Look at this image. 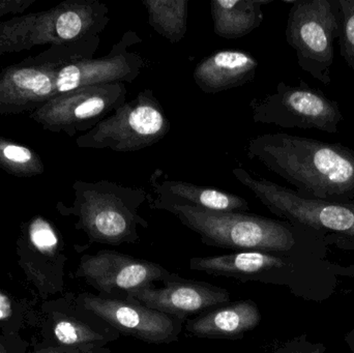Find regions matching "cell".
Wrapping results in <instances>:
<instances>
[{"label":"cell","mask_w":354,"mask_h":353,"mask_svg":"<svg viewBox=\"0 0 354 353\" xmlns=\"http://www.w3.org/2000/svg\"><path fill=\"white\" fill-rule=\"evenodd\" d=\"M0 168L17 178H33L45 172V164L33 149L0 136Z\"/></svg>","instance_id":"obj_21"},{"label":"cell","mask_w":354,"mask_h":353,"mask_svg":"<svg viewBox=\"0 0 354 353\" xmlns=\"http://www.w3.org/2000/svg\"><path fill=\"white\" fill-rule=\"evenodd\" d=\"M232 174L270 213L285 221L354 240V199L328 201L308 198L266 178H254L241 167L233 169Z\"/></svg>","instance_id":"obj_7"},{"label":"cell","mask_w":354,"mask_h":353,"mask_svg":"<svg viewBox=\"0 0 354 353\" xmlns=\"http://www.w3.org/2000/svg\"><path fill=\"white\" fill-rule=\"evenodd\" d=\"M73 191L72 207L59 203V209L77 218V229L85 232L91 244L135 245L140 240L139 228H149V222L139 213L141 205L149 199L143 188L110 180H76Z\"/></svg>","instance_id":"obj_3"},{"label":"cell","mask_w":354,"mask_h":353,"mask_svg":"<svg viewBox=\"0 0 354 353\" xmlns=\"http://www.w3.org/2000/svg\"><path fill=\"white\" fill-rule=\"evenodd\" d=\"M261 318L257 304L251 300H243L210 309L187 319L183 327L192 337L237 340L255 330Z\"/></svg>","instance_id":"obj_16"},{"label":"cell","mask_w":354,"mask_h":353,"mask_svg":"<svg viewBox=\"0 0 354 353\" xmlns=\"http://www.w3.org/2000/svg\"><path fill=\"white\" fill-rule=\"evenodd\" d=\"M258 66L259 62L248 52L221 50L204 58L196 66L193 78L203 93H223L253 81Z\"/></svg>","instance_id":"obj_17"},{"label":"cell","mask_w":354,"mask_h":353,"mask_svg":"<svg viewBox=\"0 0 354 353\" xmlns=\"http://www.w3.org/2000/svg\"><path fill=\"white\" fill-rule=\"evenodd\" d=\"M149 184L153 193V197L151 195L149 197L160 202L187 205L212 211L245 213L249 211V203L243 197L220 189L168 180L162 169H156L153 172Z\"/></svg>","instance_id":"obj_15"},{"label":"cell","mask_w":354,"mask_h":353,"mask_svg":"<svg viewBox=\"0 0 354 353\" xmlns=\"http://www.w3.org/2000/svg\"><path fill=\"white\" fill-rule=\"evenodd\" d=\"M141 43L137 32L127 31L107 55L74 60L60 66L54 83L55 97L93 85L134 82L145 66V59L130 49Z\"/></svg>","instance_id":"obj_13"},{"label":"cell","mask_w":354,"mask_h":353,"mask_svg":"<svg viewBox=\"0 0 354 353\" xmlns=\"http://www.w3.org/2000/svg\"><path fill=\"white\" fill-rule=\"evenodd\" d=\"M171 274L159 263L104 249L95 255H83L76 275L101 298L127 300L163 282Z\"/></svg>","instance_id":"obj_10"},{"label":"cell","mask_w":354,"mask_h":353,"mask_svg":"<svg viewBox=\"0 0 354 353\" xmlns=\"http://www.w3.org/2000/svg\"><path fill=\"white\" fill-rule=\"evenodd\" d=\"M77 302L120 335L145 343L155 345L176 343L185 325V321L181 319L149 308L134 298L115 300L101 298L97 294H82Z\"/></svg>","instance_id":"obj_12"},{"label":"cell","mask_w":354,"mask_h":353,"mask_svg":"<svg viewBox=\"0 0 354 353\" xmlns=\"http://www.w3.org/2000/svg\"><path fill=\"white\" fill-rule=\"evenodd\" d=\"M162 284L163 287L145 288L130 298L183 321L229 304L231 300L230 294L224 288L207 282L185 279L174 273Z\"/></svg>","instance_id":"obj_14"},{"label":"cell","mask_w":354,"mask_h":353,"mask_svg":"<svg viewBox=\"0 0 354 353\" xmlns=\"http://www.w3.org/2000/svg\"><path fill=\"white\" fill-rule=\"evenodd\" d=\"M99 44L51 46L49 49L0 70V116L20 115L39 109L55 97L60 66L93 58Z\"/></svg>","instance_id":"obj_4"},{"label":"cell","mask_w":354,"mask_h":353,"mask_svg":"<svg viewBox=\"0 0 354 353\" xmlns=\"http://www.w3.org/2000/svg\"><path fill=\"white\" fill-rule=\"evenodd\" d=\"M250 109L256 124L283 128H315L330 134H336L344 120L336 101L305 82L299 85L280 82L274 93L252 99Z\"/></svg>","instance_id":"obj_8"},{"label":"cell","mask_w":354,"mask_h":353,"mask_svg":"<svg viewBox=\"0 0 354 353\" xmlns=\"http://www.w3.org/2000/svg\"><path fill=\"white\" fill-rule=\"evenodd\" d=\"M124 83L83 87L57 95L29 114L41 128L70 137L93 130L127 102Z\"/></svg>","instance_id":"obj_9"},{"label":"cell","mask_w":354,"mask_h":353,"mask_svg":"<svg viewBox=\"0 0 354 353\" xmlns=\"http://www.w3.org/2000/svg\"><path fill=\"white\" fill-rule=\"evenodd\" d=\"M247 155L292 184L301 196L354 199V151L341 143L270 133L252 138Z\"/></svg>","instance_id":"obj_1"},{"label":"cell","mask_w":354,"mask_h":353,"mask_svg":"<svg viewBox=\"0 0 354 353\" xmlns=\"http://www.w3.org/2000/svg\"><path fill=\"white\" fill-rule=\"evenodd\" d=\"M270 0H212L210 14L214 31L218 37L236 39L261 26L264 14L262 6Z\"/></svg>","instance_id":"obj_19"},{"label":"cell","mask_w":354,"mask_h":353,"mask_svg":"<svg viewBox=\"0 0 354 353\" xmlns=\"http://www.w3.org/2000/svg\"><path fill=\"white\" fill-rule=\"evenodd\" d=\"M344 339L349 350H351V353H354V329L345 335Z\"/></svg>","instance_id":"obj_28"},{"label":"cell","mask_w":354,"mask_h":353,"mask_svg":"<svg viewBox=\"0 0 354 353\" xmlns=\"http://www.w3.org/2000/svg\"><path fill=\"white\" fill-rule=\"evenodd\" d=\"M37 0H0V18L8 15L23 14Z\"/></svg>","instance_id":"obj_25"},{"label":"cell","mask_w":354,"mask_h":353,"mask_svg":"<svg viewBox=\"0 0 354 353\" xmlns=\"http://www.w3.org/2000/svg\"><path fill=\"white\" fill-rule=\"evenodd\" d=\"M141 353H151V352H141Z\"/></svg>","instance_id":"obj_30"},{"label":"cell","mask_w":354,"mask_h":353,"mask_svg":"<svg viewBox=\"0 0 354 353\" xmlns=\"http://www.w3.org/2000/svg\"><path fill=\"white\" fill-rule=\"evenodd\" d=\"M151 28L169 41L177 44L187 35L189 1L187 0H145Z\"/></svg>","instance_id":"obj_20"},{"label":"cell","mask_w":354,"mask_h":353,"mask_svg":"<svg viewBox=\"0 0 354 353\" xmlns=\"http://www.w3.org/2000/svg\"><path fill=\"white\" fill-rule=\"evenodd\" d=\"M326 347L322 343H315L307 335L299 336L279 346L272 353H326Z\"/></svg>","instance_id":"obj_24"},{"label":"cell","mask_w":354,"mask_h":353,"mask_svg":"<svg viewBox=\"0 0 354 353\" xmlns=\"http://www.w3.org/2000/svg\"><path fill=\"white\" fill-rule=\"evenodd\" d=\"M83 31L80 14L70 0H66L49 10L15 16L0 23V56L37 46L79 45Z\"/></svg>","instance_id":"obj_11"},{"label":"cell","mask_w":354,"mask_h":353,"mask_svg":"<svg viewBox=\"0 0 354 353\" xmlns=\"http://www.w3.org/2000/svg\"><path fill=\"white\" fill-rule=\"evenodd\" d=\"M12 315V304L6 294L0 292V321L8 318Z\"/></svg>","instance_id":"obj_27"},{"label":"cell","mask_w":354,"mask_h":353,"mask_svg":"<svg viewBox=\"0 0 354 353\" xmlns=\"http://www.w3.org/2000/svg\"><path fill=\"white\" fill-rule=\"evenodd\" d=\"M284 259L261 251H239L231 254L189 259L192 271H202L214 277L234 278L245 281L270 269H282Z\"/></svg>","instance_id":"obj_18"},{"label":"cell","mask_w":354,"mask_h":353,"mask_svg":"<svg viewBox=\"0 0 354 353\" xmlns=\"http://www.w3.org/2000/svg\"><path fill=\"white\" fill-rule=\"evenodd\" d=\"M171 130L163 106L151 89H143L93 130L77 138V146L134 153L163 140Z\"/></svg>","instance_id":"obj_5"},{"label":"cell","mask_w":354,"mask_h":353,"mask_svg":"<svg viewBox=\"0 0 354 353\" xmlns=\"http://www.w3.org/2000/svg\"><path fill=\"white\" fill-rule=\"evenodd\" d=\"M149 207L176 216L181 224L200 236L206 246L235 251L289 253L304 240H317L322 232L287 221L239 211H212L187 205L160 202L151 198Z\"/></svg>","instance_id":"obj_2"},{"label":"cell","mask_w":354,"mask_h":353,"mask_svg":"<svg viewBox=\"0 0 354 353\" xmlns=\"http://www.w3.org/2000/svg\"><path fill=\"white\" fill-rule=\"evenodd\" d=\"M341 22L339 33L340 53L354 72V0H339Z\"/></svg>","instance_id":"obj_23"},{"label":"cell","mask_w":354,"mask_h":353,"mask_svg":"<svg viewBox=\"0 0 354 353\" xmlns=\"http://www.w3.org/2000/svg\"><path fill=\"white\" fill-rule=\"evenodd\" d=\"M35 353H111V350L108 347L97 348L93 350H82L78 348L66 347V346H53V347L45 348Z\"/></svg>","instance_id":"obj_26"},{"label":"cell","mask_w":354,"mask_h":353,"mask_svg":"<svg viewBox=\"0 0 354 353\" xmlns=\"http://www.w3.org/2000/svg\"><path fill=\"white\" fill-rule=\"evenodd\" d=\"M287 20V43L304 72L324 84L332 83L334 43L340 33L339 0H295Z\"/></svg>","instance_id":"obj_6"},{"label":"cell","mask_w":354,"mask_h":353,"mask_svg":"<svg viewBox=\"0 0 354 353\" xmlns=\"http://www.w3.org/2000/svg\"><path fill=\"white\" fill-rule=\"evenodd\" d=\"M0 353H8V352H6V350H4V348L2 347V346H0Z\"/></svg>","instance_id":"obj_29"},{"label":"cell","mask_w":354,"mask_h":353,"mask_svg":"<svg viewBox=\"0 0 354 353\" xmlns=\"http://www.w3.org/2000/svg\"><path fill=\"white\" fill-rule=\"evenodd\" d=\"M27 238L35 250L45 255H55L59 248V236L55 228L39 216L31 219L27 225Z\"/></svg>","instance_id":"obj_22"}]
</instances>
